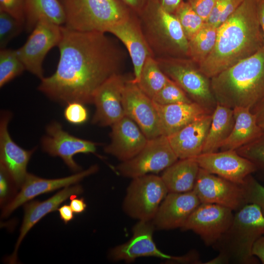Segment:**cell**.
Listing matches in <instances>:
<instances>
[{"label":"cell","mask_w":264,"mask_h":264,"mask_svg":"<svg viewBox=\"0 0 264 264\" xmlns=\"http://www.w3.org/2000/svg\"><path fill=\"white\" fill-rule=\"evenodd\" d=\"M24 24L8 14L0 11V48L8 44L22 31Z\"/></svg>","instance_id":"cell-36"},{"label":"cell","mask_w":264,"mask_h":264,"mask_svg":"<svg viewBox=\"0 0 264 264\" xmlns=\"http://www.w3.org/2000/svg\"><path fill=\"white\" fill-rule=\"evenodd\" d=\"M127 80L120 73H117L98 88L93 99L95 111L91 120L92 124L111 126L125 116L122 93Z\"/></svg>","instance_id":"cell-17"},{"label":"cell","mask_w":264,"mask_h":264,"mask_svg":"<svg viewBox=\"0 0 264 264\" xmlns=\"http://www.w3.org/2000/svg\"><path fill=\"white\" fill-rule=\"evenodd\" d=\"M233 211L219 204L200 203L181 229L193 231L206 245H213L232 224Z\"/></svg>","instance_id":"cell-13"},{"label":"cell","mask_w":264,"mask_h":264,"mask_svg":"<svg viewBox=\"0 0 264 264\" xmlns=\"http://www.w3.org/2000/svg\"><path fill=\"white\" fill-rule=\"evenodd\" d=\"M0 11L25 23L24 0H0Z\"/></svg>","instance_id":"cell-39"},{"label":"cell","mask_w":264,"mask_h":264,"mask_svg":"<svg viewBox=\"0 0 264 264\" xmlns=\"http://www.w3.org/2000/svg\"><path fill=\"white\" fill-rule=\"evenodd\" d=\"M24 27L31 32L41 20L64 25L66 15L60 0H24Z\"/></svg>","instance_id":"cell-29"},{"label":"cell","mask_w":264,"mask_h":264,"mask_svg":"<svg viewBox=\"0 0 264 264\" xmlns=\"http://www.w3.org/2000/svg\"><path fill=\"white\" fill-rule=\"evenodd\" d=\"M170 80L160 68L157 60L149 57L144 63L137 84L144 93L153 99Z\"/></svg>","instance_id":"cell-30"},{"label":"cell","mask_w":264,"mask_h":264,"mask_svg":"<svg viewBox=\"0 0 264 264\" xmlns=\"http://www.w3.org/2000/svg\"><path fill=\"white\" fill-rule=\"evenodd\" d=\"M107 32L118 38L127 48L133 67L134 77L132 80L137 84L145 61L153 57L137 14L133 13L126 20L110 28Z\"/></svg>","instance_id":"cell-21"},{"label":"cell","mask_w":264,"mask_h":264,"mask_svg":"<svg viewBox=\"0 0 264 264\" xmlns=\"http://www.w3.org/2000/svg\"><path fill=\"white\" fill-rule=\"evenodd\" d=\"M154 104L158 113L161 135L167 137L197 119L212 114L195 102L167 105Z\"/></svg>","instance_id":"cell-25"},{"label":"cell","mask_w":264,"mask_h":264,"mask_svg":"<svg viewBox=\"0 0 264 264\" xmlns=\"http://www.w3.org/2000/svg\"><path fill=\"white\" fill-rule=\"evenodd\" d=\"M264 46L255 0H243L218 28L215 46L198 64L199 71L211 79Z\"/></svg>","instance_id":"cell-2"},{"label":"cell","mask_w":264,"mask_h":264,"mask_svg":"<svg viewBox=\"0 0 264 264\" xmlns=\"http://www.w3.org/2000/svg\"><path fill=\"white\" fill-rule=\"evenodd\" d=\"M125 116L133 120L148 139L161 135L158 113L152 99L132 80H127L122 93Z\"/></svg>","instance_id":"cell-14"},{"label":"cell","mask_w":264,"mask_h":264,"mask_svg":"<svg viewBox=\"0 0 264 264\" xmlns=\"http://www.w3.org/2000/svg\"><path fill=\"white\" fill-rule=\"evenodd\" d=\"M200 167L194 158L179 159L164 170L161 177L168 193L193 191Z\"/></svg>","instance_id":"cell-27"},{"label":"cell","mask_w":264,"mask_h":264,"mask_svg":"<svg viewBox=\"0 0 264 264\" xmlns=\"http://www.w3.org/2000/svg\"><path fill=\"white\" fill-rule=\"evenodd\" d=\"M217 103L253 112L264 101V46L210 79Z\"/></svg>","instance_id":"cell-3"},{"label":"cell","mask_w":264,"mask_h":264,"mask_svg":"<svg viewBox=\"0 0 264 264\" xmlns=\"http://www.w3.org/2000/svg\"><path fill=\"white\" fill-rule=\"evenodd\" d=\"M152 100L154 103L162 105L193 102L184 90L171 79Z\"/></svg>","instance_id":"cell-34"},{"label":"cell","mask_w":264,"mask_h":264,"mask_svg":"<svg viewBox=\"0 0 264 264\" xmlns=\"http://www.w3.org/2000/svg\"><path fill=\"white\" fill-rule=\"evenodd\" d=\"M136 14H139L145 8L148 0H120Z\"/></svg>","instance_id":"cell-42"},{"label":"cell","mask_w":264,"mask_h":264,"mask_svg":"<svg viewBox=\"0 0 264 264\" xmlns=\"http://www.w3.org/2000/svg\"><path fill=\"white\" fill-rule=\"evenodd\" d=\"M242 185L244 190L247 203L256 204L264 215V186L259 183L251 175L245 178Z\"/></svg>","instance_id":"cell-37"},{"label":"cell","mask_w":264,"mask_h":264,"mask_svg":"<svg viewBox=\"0 0 264 264\" xmlns=\"http://www.w3.org/2000/svg\"><path fill=\"white\" fill-rule=\"evenodd\" d=\"M62 30L56 71L41 80L38 89L62 104H92L98 88L119 73L123 55L105 33L78 31L64 25Z\"/></svg>","instance_id":"cell-1"},{"label":"cell","mask_w":264,"mask_h":264,"mask_svg":"<svg viewBox=\"0 0 264 264\" xmlns=\"http://www.w3.org/2000/svg\"><path fill=\"white\" fill-rule=\"evenodd\" d=\"M158 1L165 11L174 14L183 0H158Z\"/></svg>","instance_id":"cell-44"},{"label":"cell","mask_w":264,"mask_h":264,"mask_svg":"<svg viewBox=\"0 0 264 264\" xmlns=\"http://www.w3.org/2000/svg\"><path fill=\"white\" fill-rule=\"evenodd\" d=\"M64 116L69 123L77 126L82 125L88 120V113L84 104L73 101L66 104Z\"/></svg>","instance_id":"cell-38"},{"label":"cell","mask_w":264,"mask_h":264,"mask_svg":"<svg viewBox=\"0 0 264 264\" xmlns=\"http://www.w3.org/2000/svg\"><path fill=\"white\" fill-rule=\"evenodd\" d=\"M151 221L138 220L132 228V236L126 242L115 246L109 253L114 261L129 263L142 257H154L177 262H195L194 254L182 257L171 256L162 252L156 246L153 238L154 227Z\"/></svg>","instance_id":"cell-11"},{"label":"cell","mask_w":264,"mask_h":264,"mask_svg":"<svg viewBox=\"0 0 264 264\" xmlns=\"http://www.w3.org/2000/svg\"><path fill=\"white\" fill-rule=\"evenodd\" d=\"M217 27L205 22L189 41V58L198 65L211 52L216 42Z\"/></svg>","instance_id":"cell-31"},{"label":"cell","mask_w":264,"mask_h":264,"mask_svg":"<svg viewBox=\"0 0 264 264\" xmlns=\"http://www.w3.org/2000/svg\"><path fill=\"white\" fill-rule=\"evenodd\" d=\"M76 196L74 195L70 198V206L74 213L81 214L86 210L87 204L83 198H77Z\"/></svg>","instance_id":"cell-43"},{"label":"cell","mask_w":264,"mask_h":264,"mask_svg":"<svg viewBox=\"0 0 264 264\" xmlns=\"http://www.w3.org/2000/svg\"><path fill=\"white\" fill-rule=\"evenodd\" d=\"M110 136V142L104 151L122 162L136 155L148 140L138 125L125 115L111 126Z\"/></svg>","instance_id":"cell-22"},{"label":"cell","mask_w":264,"mask_h":264,"mask_svg":"<svg viewBox=\"0 0 264 264\" xmlns=\"http://www.w3.org/2000/svg\"><path fill=\"white\" fill-rule=\"evenodd\" d=\"M234 125L233 110L217 103L202 153L217 152L230 134Z\"/></svg>","instance_id":"cell-28"},{"label":"cell","mask_w":264,"mask_h":264,"mask_svg":"<svg viewBox=\"0 0 264 264\" xmlns=\"http://www.w3.org/2000/svg\"><path fill=\"white\" fill-rule=\"evenodd\" d=\"M200 203L193 190L185 193H168L152 222L155 229L159 230L181 228Z\"/></svg>","instance_id":"cell-20"},{"label":"cell","mask_w":264,"mask_h":264,"mask_svg":"<svg viewBox=\"0 0 264 264\" xmlns=\"http://www.w3.org/2000/svg\"><path fill=\"white\" fill-rule=\"evenodd\" d=\"M11 117L9 112H3L0 121V168L12 179L17 188H20L28 174L27 166L36 148L26 150L12 139L8 130Z\"/></svg>","instance_id":"cell-19"},{"label":"cell","mask_w":264,"mask_h":264,"mask_svg":"<svg viewBox=\"0 0 264 264\" xmlns=\"http://www.w3.org/2000/svg\"><path fill=\"white\" fill-rule=\"evenodd\" d=\"M13 185L15 186L5 171L0 168V204L3 206L9 201L8 199L13 193Z\"/></svg>","instance_id":"cell-40"},{"label":"cell","mask_w":264,"mask_h":264,"mask_svg":"<svg viewBox=\"0 0 264 264\" xmlns=\"http://www.w3.org/2000/svg\"><path fill=\"white\" fill-rule=\"evenodd\" d=\"M68 29L107 33L134 12L120 0H60Z\"/></svg>","instance_id":"cell-6"},{"label":"cell","mask_w":264,"mask_h":264,"mask_svg":"<svg viewBox=\"0 0 264 264\" xmlns=\"http://www.w3.org/2000/svg\"><path fill=\"white\" fill-rule=\"evenodd\" d=\"M24 70L25 66L18 57L16 49H0V88L21 75Z\"/></svg>","instance_id":"cell-32"},{"label":"cell","mask_w":264,"mask_h":264,"mask_svg":"<svg viewBox=\"0 0 264 264\" xmlns=\"http://www.w3.org/2000/svg\"><path fill=\"white\" fill-rule=\"evenodd\" d=\"M219 0H187L193 9L204 20H207Z\"/></svg>","instance_id":"cell-41"},{"label":"cell","mask_w":264,"mask_h":264,"mask_svg":"<svg viewBox=\"0 0 264 264\" xmlns=\"http://www.w3.org/2000/svg\"><path fill=\"white\" fill-rule=\"evenodd\" d=\"M137 15L155 59L189 57V41L179 22L174 14L165 11L158 0H148Z\"/></svg>","instance_id":"cell-5"},{"label":"cell","mask_w":264,"mask_h":264,"mask_svg":"<svg viewBox=\"0 0 264 264\" xmlns=\"http://www.w3.org/2000/svg\"><path fill=\"white\" fill-rule=\"evenodd\" d=\"M178 159L168 137L160 135L148 139L136 155L122 162L117 169L122 176L133 178L164 171Z\"/></svg>","instance_id":"cell-9"},{"label":"cell","mask_w":264,"mask_h":264,"mask_svg":"<svg viewBox=\"0 0 264 264\" xmlns=\"http://www.w3.org/2000/svg\"><path fill=\"white\" fill-rule=\"evenodd\" d=\"M193 191L201 203L219 204L235 211L247 204L242 185L211 174L200 168Z\"/></svg>","instance_id":"cell-12"},{"label":"cell","mask_w":264,"mask_h":264,"mask_svg":"<svg viewBox=\"0 0 264 264\" xmlns=\"http://www.w3.org/2000/svg\"><path fill=\"white\" fill-rule=\"evenodd\" d=\"M255 1L257 16L264 38V0H255Z\"/></svg>","instance_id":"cell-47"},{"label":"cell","mask_w":264,"mask_h":264,"mask_svg":"<svg viewBox=\"0 0 264 264\" xmlns=\"http://www.w3.org/2000/svg\"><path fill=\"white\" fill-rule=\"evenodd\" d=\"M62 26L47 20H40L25 44L16 49L25 70L41 80L44 77V59L52 48L58 45L62 38Z\"/></svg>","instance_id":"cell-10"},{"label":"cell","mask_w":264,"mask_h":264,"mask_svg":"<svg viewBox=\"0 0 264 264\" xmlns=\"http://www.w3.org/2000/svg\"><path fill=\"white\" fill-rule=\"evenodd\" d=\"M98 170V166L93 165L87 170L77 172L74 175L56 179L43 178L28 173L20 192L3 207L1 217H8L20 206L37 196L76 184Z\"/></svg>","instance_id":"cell-18"},{"label":"cell","mask_w":264,"mask_h":264,"mask_svg":"<svg viewBox=\"0 0 264 264\" xmlns=\"http://www.w3.org/2000/svg\"><path fill=\"white\" fill-rule=\"evenodd\" d=\"M252 254L264 264V236L261 237L255 243Z\"/></svg>","instance_id":"cell-46"},{"label":"cell","mask_w":264,"mask_h":264,"mask_svg":"<svg viewBox=\"0 0 264 264\" xmlns=\"http://www.w3.org/2000/svg\"><path fill=\"white\" fill-rule=\"evenodd\" d=\"M60 219L67 223L74 218V212L70 205L64 204L57 209Z\"/></svg>","instance_id":"cell-45"},{"label":"cell","mask_w":264,"mask_h":264,"mask_svg":"<svg viewBox=\"0 0 264 264\" xmlns=\"http://www.w3.org/2000/svg\"><path fill=\"white\" fill-rule=\"evenodd\" d=\"M233 110L234 125L230 134L221 145L220 151L236 150L258 138L264 132L249 109L236 107Z\"/></svg>","instance_id":"cell-26"},{"label":"cell","mask_w":264,"mask_h":264,"mask_svg":"<svg viewBox=\"0 0 264 264\" xmlns=\"http://www.w3.org/2000/svg\"><path fill=\"white\" fill-rule=\"evenodd\" d=\"M259 126L264 131V101L253 112Z\"/></svg>","instance_id":"cell-48"},{"label":"cell","mask_w":264,"mask_h":264,"mask_svg":"<svg viewBox=\"0 0 264 264\" xmlns=\"http://www.w3.org/2000/svg\"><path fill=\"white\" fill-rule=\"evenodd\" d=\"M241 156L253 163L257 171L264 175V131L258 138L237 150Z\"/></svg>","instance_id":"cell-35"},{"label":"cell","mask_w":264,"mask_h":264,"mask_svg":"<svg viewBox=\"0 0 264 264\" xmlns=\"http://www.w3.org/2000/svg\"><path fill=\"white\" fill-rule=\"evenodd\" d=\"M264 235V215L256 204H246L236 211L229 228L213 245L219 255L210 263H259L252 249Z\"/></svg>","instance_id":"cell-4"},{"label":"cell","mask_w":264,"mask_h":264,"mask_svg":"<svg viewBox=\"0 0 264 264\" xmlns=\"http://www.w3.org/2000/svg\"><path fill=\"white\" fill-rule=\"evenodd\" d=\"M212 115L203 116L168 137L178 159L195 158L202 154Z\"/></svg>","instance_id":"cell-24"},{"label":"cell","mask_w":264,"mask_h":264,"mask_svg":"<svg viewBox=\"0 0 264 264\" xmlns=\"http://www.w3.org/2000/svg\"><path fill=\"white\" fill-rule=\"evenodd\" d=\"M194 158L200 168L239 185L257 171L255 165L236 150L202 153Z\"/></svg>","instance_id":"cell-16"},{"label":"cell","mask_w":264,"mask_h":264,"mask_svg":"<svg viewBox=\"0 0 264 264\" xmlns=\"http://www.w3.org/2000/svg\"><path fill=\"white\" fill-rule=\"evenodd\" d=\"M83 191L78 184L64 187L49 198L39 201L32 200L24 204V217L13 254L9 258L10 264H15L17 260L19 247L29 231L42 218L48 214L58 209L61 203L74 195H79Z\"/></svg>","instance_id":"cell-23"},{"label":"cell","mask_w":264,"mask_h":264,"mask_svg":"<svg viewBox=\"0 0 264 264\" xmlns=\"http://www.w3.org/2000/svg\"><path fill=\"white\" fill-rule=\"evenodd\" d=\"M163 72L175 82L189 98L211 113L217 102L212 92L210 79L185 58L156 59Z\"/></svg>","instance_id":"cell-7"},{"label":"cell","mask_w":264,"mask_h":264,"mask_svg":"<svg viewBox=\"0 0 264 264\" xmlns=\"http://www.w3.org/2000/svg\"><path fill=\"white\" fill-rule=\"evenodd\" d=\"M132 179L123 203L124 211L134 219L152 221L168 190L161 176L154 174Z\"/></svg>","instance_id":"cell-8"},{"label":"cell","mask_w":264,"mask_h":264,"mask_svg":"<svg viewBox=\"0 0 264 264\" xmlns=\"http://www.w3.org/2000/svg\"><path fill=\"white\" fill-rule=\"evenodd\" d=\"M174 15L179 22L189 41L202 27L205 22L186 1H183Z\"/></svg>","instance_id":"cell-33"},{"label":"cell","mask_w":264,"mask_h":264,"mask_svg":"<svg viewBox=\"0 0 264 264\" xmlns=\"http://www.w3.org/2000/svg\"><path fill=\"white\" fill-rule=\"evenodd\" d=\"M46 134L42 139L43 150L53 156H59L74 172L81 171V167L73 157L78 154L95 153L98 144L81 139L63 130L62 125L54 121L46 129Z\"/></svg>","instance_id":"cell-15"}]
</instances>
